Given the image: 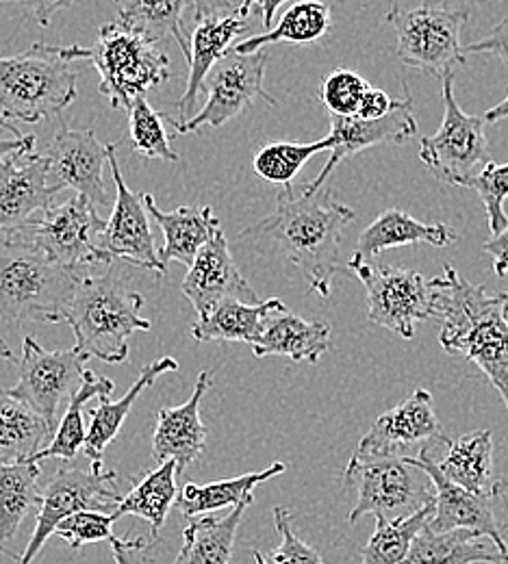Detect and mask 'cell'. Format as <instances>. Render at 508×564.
I'll use <instances>...</instances> for the list:
<instances>
[{
	"label": "cell",
	"mask_w": 508,
	"mask_h": 564,
	"mask_svg": "<svg viewBox=\"0 0 508 564\" xmlns=\"http://www.w3.org/2000/svg\"><path fill=\"white\" fill-rule=\"evenodd\" d=\"M357 219L355 209L339 203L333 189L293 194L285 185L277 196V212L239 232L257 252L283 254L302 272L320 297H331L339 272V246L346 228Z\"/></svg>",
	"instance_id": "1"
},
{
	"label": "cell",
	"mask_w": 508,
	"mask_h": 564,
	"mask_svg": "<svg viewBox=\"0 0 508 564\" xmlns=\"http://www.w3.org/2000/svg\"><path fill=\"white\" fill-rule=\"evenodd\" d=\"M435 317L441 319L439 344L452 356L474 362L502 395L508 411V302L483 284L461 279L452 268L431 279Z\"/></svg>",
	"instance_id": "2"
},
{
	"label": "cell",
	"mask_w": 508,
	"mask_h": 564,
	"mask_svg": "<svg viewBox=\"0 0 508 564\" xmlns=\"http://www.w3.org/2000/svg\"><path fill=\"white\" fill-rule=\"evenodd\" d=\"M85 274L51 261L13 230H0V322H64Z\"/></svg>",
	"instance_id": "3"
},
{
	"label": "cell",
	"mask_w": 508,
	"mask_h": 564,
	"mask_svg": "<svg viewBox=\"0 0 508 564\" xmlns=\"http://www.w3.org/2000/svg\"><path fill=\"white\" fill-rule=\"evenodd\" d=\"M144 297L127 284L118 270L100 276L85 274L73 302L66 311V324L73 328L76 348L89 358H100L109 365H120L129 358V339L152 328L142 317Z\"/></svg>",
	"instance_id": "4"
},
{
	"label": "cell",
	"mask_w": 508,
	"mask_h": 564,
	"mask_svg": "<svg viewBox=\"0 0 508 564\" xmlns=\"http://www.w3.org/2000/svg\"><path fill=\"white\" fill-rule=\"evenodd\" d=\"M68 62H89L98 72V89L111 107L129 111L136 98L170 78V57L138 26L116 18L100 26L91 46H55Z\"/></svg>",
	"instance_id": "5"
},
{
	"label": "cell",
	"mask_w": 508,
	"mask_h": 564,
	"mask_svg": "<svg viewBox=\"0 0 508 564\" xmlns=\"http://www.w3.org/2000/svg\"><path fill=\"white\" fill-rule=\"evenodd\" d=\"M71 64L46 44H35L20 57H0V118L37 124L62 116L76 98Z\"/></svg>",
	"instance_id": "6"
},
{
	"label": "cell",
	"mask_w": 508,
	"mask_h": 564,
	"mask_svg": "<svg viewBox=\"0 0 508 564\" xmlns=\"http://www.w3.org/2000/svg\"><path fill=\"white\" fill-rule=\"evenodd\" d=\"M344 482L357 491L348 517L355 525L365 514L396 521L415 514L435 501V485L429 474L407 458H350Z\"/></svg>",
	"instance_id": "7"
},
{
	"label": "cell",
	"mask_w": 508,
	"mask_h": 564,
	"mask_svg": "<svg viewBox=\"0 0 508 564\" xmlns=\"http://www.w3.org/2000/svg\"><path fill=\"white\" fill-rule=\"evenodd\" d=\"M469 11H458L439 4H422L402 9L398 0L391 2L385 20L398 35V59L407 68L443 78L465 64V48L461 44L463 26Z\"/></svg>",
	"instance_id": "8"
},
{
	"label": "cell",
	"mask_w": 508,
	"mask_h": 564,
	"mask_svg": "<svg viewBox=\"0 0 508 564\" xmlns=\"http://www.w3.org/2000/svg\"><path fill=\"white\" fill-rule=\"evenodd\" d=\"M105 226L107 221L100 219L96 207L76 194L64 205L48 207L24 226L11 230L51 261L74 270H87L114 263V257L102 246Z\"/></svg>",
	"instance_id": "9"
},
{
	"label": "cell",
	"mask_w": 508,
	"mask_h": 564,
	"mask_svg": "<svg viewBox=\"0 0 508 564\" xmlns=\"http://www.w3.org/2000/svg\"><path fill=\"white\" fill-rule=\"evenodd\" d=\"M443 120L435 135L420 140V161L447 185L467 187L489 163L487 120L483 116H467L452 91L454 72L443 78Z\"/></svg>",
	"instance_id": "10"
},
{
	"label": "cell",
	"mask_w": 508,
	"mask_h": 564,
	"mask_svg": "<svg viewBox=\"0 0 508 564\" xmlns=\"http://www.w3.org/2000/svg\"><path fill=\"white\" fill-rule=\"evenodd\" d=\"M348 268L364 282L367 319L402 339H413L420 322L435 317V293L431 281L418 272L374 265L353 257Z\"/></svg>",
	"instance_id": "11"
},
{
	"label": "cell",
	"mask_w": 508,
	"mask_h": 564,
	"mask_svg": "<svg viewBox=\"0 0 508 564\" xmlns=\"http://www.w3.org/2000/svg\"><path fill=\"white\" fill-rule=\"evenodd\" d=\"M450 436L436 420L433 395L418 389L402 404L382 413L364 434L355 458H431L439 460Z\"/></svg>",
	"instance_id": "12"
},
{
	"label": "cell",
	"mask_w": 508,
	"mask_h": 564,
	"mask_svg": "<svg viewBox=\"0 0 508 564\" xmlns=\"http://www.w3.org/2000/svg\"><path fill=\"white\" fill-rule=\"evenodd\" d=\"M116 482V471H105L102 465H91L89 469H78L62 465L37 508V523L33 536L18 558V564H33L44 543L55 536L57 525L80 510H114L120 495L111 487Z\"/></svg>",
	"instance_id": "13"
},
{
	"label": "cell",
	"mask_w": 508,
	"mask_h": 564,
	"mask_svg": "<svg viewBox=\"0 0 508 564\" xmlns=\"http://www.w3.org/2000/svg\"><path fill=\"white\" fill-rule=\"evenodd\" d=\"M266 66L268 53L263 48L248 55L228 51L205 83L207 102L203 105V109H198L185 122L172 120V129L179 135L198 133L205 127L218 129L233 118H237L255 98H261L272 107L279 105L277 98L270 96L263 87Z\"/></svg>",
	"instance_id": "14"
},
{
	"label": "cell",
	"mask_w": 508,
	"mask_h": 564,
	"mask_svg": "<svg viewBox=\"0 0 508 564\" xmlns=\"http://www.w3.org/2000/svg\"><path fill=\"white\" fill-rule=\"evenodd\" d=\"M89 356L76 346L68 350H44L33 337L22 339L20 376L9 391L35 409L55 427L60 406L78 391Z\"/></svg>",
	"instance_id": "15"
},
{
	"label": "cell",
	"mask_w": 508,
	"mask_h": 564,
	"mask_svg": "<svg viewBox=\"0 0 508 564\" xmlns=\"http://www.w3.org/2000/svg\"><path fill=\"white\" fill-rule=\"evenodd\" d=\"M46 161L48 181L57 194L74 189L96 209L111 207V196L102 181V167L109 163V150L91 129L74 131L68 124H62L46 148Z\"/></svg>",
	"instance_id": "16"
},
{
	"label": "cell",
	"mask_w": 508,
	"mask_h": 564,
	"mask_svg": "<svg viewBox=\"0 0 508 564\" xmlns=\"http://www.w3.org/2000/svg\"><path fill=\"white\" fill-rule=\"evenodd\" d=\"M402 89H404V96L398 100L393 111L387 113L385 118L364 120L359 116H331V135H326L331 145V156L320 170L317 178L304 185L306 189L324 187V183L342 161L364 152L367 148H374L380 143H404L418 135L413 98L404 78H402Z\"/></svg>",
	"instance_id": "17"
},
{
	"label": "cell",
	"mask_w": 508,
	"mask_h": 564,
	"mask_svg": "<svg viewBox=\"0 0 508 564\" xmlns=\"http://www.w3.org/2000/svg\"><path fill=\"white\" fill-rule=\"evenodd\" d=\"M107 150L111 176L116 183V205L102 232V246L114 257V261L122 259L163 276L165 263L161 261L159 250L154 248V237L150 230L144 200L138 198V194L131 192L122 178L120 163L116 156L118 143H107Z\"/></svg>",
	"instance_id": "18"
},
{
	"label": "cell",
	"mask_w": 508,
	"mask_h": 564,
	"mask_svg": "<svg viewBox=\"0 0 508 564\" xmlns=\"http://www.w3.org/2000/svg\"><path fill=\"white\" fill-rule=\"evenodd\" d=\"M422 467L435 485V514L429 525L439 532L445 530H472L480 539L491 543L508 556L507 528L496 519L491 508V495L474 494L452 482L431 458H407Z\"/></svg>",
	"instance_id": "19"
},
{
	"label": "cell",
	"mask_w": 508,
	"mask_h": 564,
	"mask_svg": "<svg viewBox=\"0 0 508 564\" xmlns=\"http://www.w3.org/2000/svg\"><path fill=\"white\" fill-rule=\"evenodd\" d=\"M55 196L46 154L24 148L0 161V230L24 226L37 213L53 207Z\"/></svg>",
	"instance_id": "20"
},
{
	"label": "cell",
	"mask_w": 508,
	"mask_h": 564,
	"mask_svg": "<svg viewBox=\"0 0 508 564\" xmlns=\"http://www.w3.org/2000/svg\"><path fill=\"white\" fill-rule=\"evenodd\" d=\"M183 293L196 308L198 317L207 315L224 300H241L248 304L259 302L257 291L235 265L224 228L216 230V235L209 239V243H205L196 261L190 265L183 281Z\"/></svg>",
	"instance_id": "21"
},
{
	"label": "cell",
	"mask_w": 508,
	"mask_h": 564,
	"mask_svg": "<svg viewBox=\"0 0 508 564\" xmlns=\"http://www.w3.org/2000/svg\"><path fill=\"white\" fill-rule=\"evenodd\" d=\"M212 387V371H201L192 398L183 406H163L156 413V427L152 436V458L156 463L176 460L183 474L207 445V425L201 420V402Z\"/></svg>",
	"instance_id": "22"
},
{
	"label": "cell",
	"mask_w": 508,
	"mask_h": 564,
	"mask_svg": "<svg viewBox=\"0 0 508 564\" xmlns=\"http://www.w3.org/2000/svg\"><path fill=\"white\" fill-rule=\"evenodd\" d=\"M244 31H246V20L239 13L196 20V29H194L192 42H190L187 87H185V94L176 102L179 118L174 122H185L192 118V113L198 105V96L205 89L209 74L226 57V53L233 48L230 44Z\"/></svg>",
	"instance_id": "23"
},
{
	"label": "cell",
	"mask_w": 508,
	"mask_h": 564,
	"mask_svg": "<svg viewBox=\"0 0 508 564\" xmlns=\"http://www.w3.org/2000/svg\"><path fill=\"white\" fill-rule=\"evenodd\" d=\"M331 346V324L306 322L285 306L266 319L261 335L250 348L255 356H288L293 362L317 365Z\"/></svg>",
	"instance_id": "24"
},
{
	"label": "cell",
	"mask_w": 508,
	"mask_h": 564,
	"mask_svg": "<svg viewBox=\"0 0 508 564\" xmlns=\"http://www.w3.org/2000/svg\"><path fill=\"white\" fill-rule=\"evenodd\" d=\"M148 215L163 230V246L159 248L161 261L167 265L170 261L192 265L198 252L209 243V239L221 228V221L212 207H179L176 212H161L156 200L150 194H142Z\"/></svg>",
	"instance_id": "25"
},
{
	"label": "cell",
	"mask_w": 508,
	"mask_h": 564,
	"mask_svg": "<svg viewBox=\"0 0 508 564\" xmlns=\"http://www.w3.org/2000/svg\"><path fill=\"white\" fill-rule=\"evenodd\" d=\"M179 362L172 356H163L150 365L142 367L138 380L133 382V387L122 395V400L111 402L109 395L98 398V406L89 411V425H87V438L83 445V454L91 460V465H102V456L105 449L109 447V443L118 436L120 427L127 422L131 409L136 406V402L140 400V395L145 389L163 373L167 371H176Z\"/></svg>",
	"instance_id": "26"
},
{
	"label": "cell",
	"mask_w": 508,
	"mask_h": 564,
	"mask_svg": "<svg viewBox=\"0 0 508 564\" xmlns=\"http://www.w3.org/2000/svg\"><path fill=\"white\" fill-rule=\"evenodd\" d=\"M454 241L456 232L445 224H426L400 209H387L359 235L355 254L365 261H371L380 252L400 246L431 243L435 248H445Z\"/></svg>",
	"instance_id": "27"
},
{
	"label": "cell",
	"mask_w": 508,
	"mask_h": 564,
	"mask_svg": "<svg viewBox=\"0 0 508 564\" xmlns=\"http://www.w3.org/2000/svg\"><path fill=\"white\" fill-rule=\"evenodd\" d=\"M285 308L279 297L248 304L241 300H224L192 326V337L201 344L212 341H241L252 346L263 330L266 319Z\"/></svg>",
	"instance_id": "28"
},
{
	"label": "cell",
	"mask_w": 508,
	"mask_h": 564,
	"mask_svg": "<svg viewBox=\"0 0 508 564\" xmlns=\"http://www.w3.org/2000/svg\"><path fill=\"white\" fill-rule=\"evenodd\" d=\"M255 497L237 503L226 517L207 514L190 521L183 530V545L172 564H230L241 519Z\"/></svg>",
	"instance_id": "29"
},
{
	"label": "cell",
	"mask_w": 508,
	"mask_h": 564,
	"mask_svg": "<svg viewBox=\"0 0 508 564\" xmlns=\"http://www.w3.org/2000/svg\"><path fill=\"white\" fill-rule=\"evenodd\" d=\"M176 460H163L156 469H150L144 478H131L133 489L118 499L111 510L114 519L118 521L125 514L142 517L150 523V532L156 539L176 501Z\"/></svg>",
	"instance_id": "30"
},
{
	"label": "cell",
	"mask_w": 508,
	"mask_h": 564,
	"mask_svg": "<svg viewBox=\"0 0 508 564\" xmlns=\"http://www.w3.org/2000/svg\"><path fill=\"white\" fill-rule=\"evenodd\" d=\"M436 467L467 491L494 497V434L489 430H478L450 441L447 449L436 460Z\"/></svg>",
	"instance_id": "31"
},
{
	"label": "cell",
	"mask_w": 508,
	"mask_h": 564,
	"mask_svg": "<svg viewBox=\"0 0 508 564\" xmlns=\"http://www.w3.org/2000/svg\"><path fill=\"white\" fill-rule=\"evenodd\" d=\"M508 564L505 556L494 543L487 545L472 530H445L439 532L426 525L404 564Z\"/></svg>",
	"instance_id": "32"
},
{
	"label": "cell",
	"mask_w": 508,
	"mask_h": 564,
	"mask_svg": "<svg viewBox=\"0 0 508 564\" xmlns=\"http://www.w3.org/2000/svg\"><path fill=\"white\" fill-rule=\"evenodd\" d=\"M55 427L35 409L0 389V465L22 463L37 454Z\"/></svg>",
	"instance_id": "33"
},
{
	"label": "cell",
	"mask_w": 508,
	"mask_h": 564,
	"mask_svg": "<svg viewBox=\"0 0 508 564\" xmlns=\"http://www.w3.org/2000/svg\"><path fill=\"white\" fill-rule=\"evenodd\" d=\"M331 7L322 0H300L293 2L290 9L281 15L279 24L274 29H268L266 33L250 35L241 42H237L230 51L233 53H257L268 44H313L322 40L331 31Z\"/></svg>",
	"instance_id": "34"
},
{
	"label": "cell",
	"mask_w": 508,
	"mask_h": 564,
	"mask_svg": "<svg viewBox=\"0 0 508 564\" xmlns=\"http://www.w3.org/2000/svg\"><path fill=\"white\" fill-rule=\"evenodd\" d=\"M116 389L111 378H100L91 369L85 371L83 382L78 391L68 400V411L62 417L60 425L55 427V434L46 447H42L37 454L26 458L29 463H40L46 458H62V460H73L78 452H83L87 430H85V406L89 400H98L105 395H111Z\"/></svg>",
	"instance_id": "35"
},
{
	"label": "cell",
	"mask_w": 508,
	"mask_h": 564,
	"mask_svg": "<svg viewBox=\"0 0 508 564\" xmlns=\"http://www.w3.org/2000/svg\"><path fill=\"white\" fill-rule=\"evenodd\" d=\"M285 471H288L285 463H272L263 471H252V474H244L237 478L218 480V482H209V485L187 482L183 487V494L179 497V508H181L183 517L212 514L221 508H235L237 503L248 499L259 485H263Z\"/></svg>",
	"instance_id": "36"
},
{
	"label": "cell",
	"mask_w": 508,
	"mask_h": 564,
	"mask_svg": "<svg viewBox=\"0 0 508 564\" xmlns=\"http://www.w3.org/2000/svg\"><path fill=\"white\" fill-rule=\"evenodd\" d=\"M37 463L0 465V545L15 536L22 521L42 503ZM18 558V556H15Z\"/></svg>",
	"instance_id": "37"
},
{
	"label": "cell",
	"mask_w": 508,
	"mask_h": 564,
	"mask_svg": "<svg viewBox=\"0 0 508 564\" xmlns=\"http://www.w3.org/2000/svg\"><path fill=\"white\" fill-rule=\"evenodd\" d=\"M187 4L190 0H118V18L138 26L154 42L174 40L185 59H190V42L183 26Z\"/></svg>",
	"instance_id": "38"
},
{
	"label": "cell",
	"mask_w": 508,
	"mask_h": 564,
	"mask_svg": "<svg viewBox=\"0 0 508 564\" xmlns=\"http://www.w3.org/2000/svg\"><path fill=\"white\" fill-rule=\"evenodd\" d=\"M435 514V501L411 517L382 521L376 519V530L364 547V564H404L418 534Z\"/></svg>",
	"instance_id": "39"
},
{
	"label": "cell",
	"mask_w": 508,
	"mask_h": 564,
	"mask_svg": "<svg viewBox=\"0 0 508 564\" xmlns=\"http://www.w3.org/2000/svg\"><path fill=\"white\" fill-rule=\"evenodd\" d=\"M331 152L328 140L313 141V143H291V141H277L263 145L252 161L255 174L261 176L268 183H279V185H291V181L300 174L304 163L320 154V152Z\"/></svg>",
	"instance_id": "40"
},
{
	"label": "cell",
	"mask_w": 508,
	"mask_h": 564,
	"mask_svg": "<svg viewBox=\"0 0 508 564\" xmlns=\"http://www.w3.org/2000/svg\"><path fill=\"white\" fill-rule=\"evenodd\" d=\"M127 113H129V140L136 152L144 154L145 159L179 161V154L170 145L165 116L154 111L144 96L136 98Z\"/></svg>",
	"instance_id": "41"
},
{
	"label": "cell",
	"mask_w": 508,
	"mask_h": 564,
	"mask_svg": "<svg viewBox=\"0 0 508 564\" xmlns=\"http://www.w3.org/2000/svg\"><path fill=\"white\" fill-rule=\"evenodd\" d=\"M369 87L361 74L337 68L322 80L320 100L331 116H357Z\"/></svg>",
	"instance_id": "42"
},
{
	"label": "cell",
	"mask_w": 508,
	"mask_h": 564,
	"mask_svg": "<svg viewBox=\"0 0 508 564\" xmlns=\"http://www.w3.org/2000/svg\"><path fill=\"white\" fill-rule=\"evenodd\" d=\"M467 189H474L480 196L487 212L489 230L494 235L505 230L508 226V215L505 212L508 198V163L498 165L491 161L478 176L467 183Z\"/></svg>",
	"instance_id": "43"
},
{
	"label": "cell",
	"mask_w": 508,
	"mask_h": 564,
	"mask_svg": "<svg viewBox=\"0 0 508 564\" xmlns=\"http://www.w3.org/2000/svg\"><path fill=\"white\" fill-rule=\"evenodd\" d=\"M274 528L281 536V545L266 558L259 550H252V558L257 564H324L315 547L306 545L291 528L290 510L283 506H274L272 510Z\"/></svg>",
	"instance_id": "44"
},
{
	"label": "cell",
	"mask_w": 508,
	"mask_h": 564,
	"mask_svg": "<svg viewBox=\"0 0 508 564\" xmlns=\"http://www.w3.org/2000/svg\"><path fill=\"white\" fill-rule=\"evenodd\" d=\"M114 523L116 519L111 512L80 510L57 525L55 536L64 539L73 550H80L83 545H89V543H100V541L109 543L116 536L111 530Z\"/></svg>",
	"instance_id": "45"
},
{
	"label": "cell",
	"mask_w": 508,
	"mask_h": 564,
	"mask_svg": "<svg viewBox=\"0 0 508 564\" xmlns=\"http://www.w3.org/2000/svg\"><path fill=\"white\" fill-rule=\"evenodd\" d=\"M465 53H489L502 59V64L507 66L508 70V15L491 29L489 35H485L480 42L469 44L465 48Z\"/></svg>",
	"instance_id": "46"
},
{
	"label": "cell",
	"mask_w": 508,
	"mask_h": 564,
	"mask_svg": "<svg viewBox=\"0 0 508 564\" xmlns=\"http://www.w3.org/2000/svg\"><path fill=\"white\" fill-rule=\"evenodd\" d=\"M396 105H398V100H393L387 91H382L378 87H369L357 116L364 120H378V118H385L387 113H391Z\"/></svg>",
	"instance_id": "47"
},
{
	"label": "cell",
	"mask_w": 508,
	"mask_h": 564,
	"mask_svg": "<svg viewBox=\"0 0 508 564\" xmlns=\"http://www.w3.org/2000/svg\"><path fill=\"white\" fill-rule=\"evenodd\" d=\"M111 552H114V561L116 564H145V539L138 536V539H120L114 536L109 541Z\"/></svg>",
	"instance_id": "48"
},
{
	"label": "cell",
	"mask_w": 508,
	"mask_h": 564,
	"mask_svg": "<svg viewBox=\"0 0 508 564\" xmlns=\"http://www.w3.org/2000/svg\"><path fill=\"white\" fill-rule=\"evenodd\" d=\"M35 138L33 135H22L9 120L0 118V161H4L11 152L24 150V148H35Z\"/></svg>",
	"instance_id": "49"
},
{
	"label": "cell",
	"mask_w": 508,
	"mask_h": 564,
	"mask_svg": "<svg viewBox=\"0 0 508 564\" xmlns=\"http://www.w3.org/2000/svg\"><path fill=\"white\" fill-rule=\"evenodd\" d=\"M483 250L494 259V270L498 274V279L508 276V226L505 230H500L498 235H494Z\"/></svg>",
	"instance_id": "50"
},
{
	"label": "cell",
	"mask_w": 508,
	"mask_h": 564,
	"mask_svg": "<svg viewBox=\"0 0 508 564\" xmlns=\"http://www.w3.org/2000/svg\"><path fill=\"white\" fill-rule=\"evenodd\" d=\"M0 2H18V4H24L42 26H48L51 24V18L55 11L60 9H68L73 7L74 0H0Z\"/></svg>",
	"instance_id": "51"
},
{
	"label": "cell",
	"mask_w": 508,
	"mask_h": 564,
	"mask_svg": "<svg viewBox=\"0 0 508 564\" xmlns=\"http://www.w3.org/2000/svg\"><path fill=\"white\" fill-rule=\"evenodd\" d=\"M194 9V20L239 13V7L233 0H190Z\"/></svg>",
	"instance_id": "52"
},
{
	"label": "cell",
	"mask_w": 508,
	"mask_h": 564,
	"mask_svg": "<svg viewBox=\"0 0 508 564\" xmlns=\"http://www.w3.org/2000/svg\"><path fill=\"white\" fill-rule=\"evenodd\" d=\"M288 2V0H261L259 9H261V18H263V26L270 29L274 18H277V11L281 9V4Z\"/></svg>",
	"instance_id": "53"
},
{
	"label": "cell",
	"mask_w": 508,
	"mask_h": 564,
	"mask_svg": "<svg viewBox=\"0 0 508 564\" xmlns=\"http://www.w3.org/2000/svg\"><path fill=\"white\" fill-rule=\"evenodd\" d=\"M483 118L487 120V124H498V122H505V120H508V94L507 98H505L502 102L494 105V107H491Z\"/></svg>",
	"instance_id": "54"
},
{
	"label": "cell",
	"mask_w": 508,
	"mask_h": 564,
	"mask_svg": "<svg viewBox=\"0 0 508 564\" xmlns=\"http://www.w3.org/2000/svg\"><path fill=\"white\" fill-rule=\"evenodd\" d=\"M259 4H261V0H241V4H239V15H241V18H248L252 9H259Z\"/></svg>",
	"instance_id": "55"
},
{
	"label": "cell",
	"mask_w": 508,
	"mask_h": 564,
	"mask_svg": "<svg viewBox=\"0 0 508 564\" xmlns=\"http://www.w3.org/2000/svg\"><path fill=\"white\" fill-rule=\"evenodd\" d=\"M494 497H508V476L494 485Z\"/></svg>",
	"instance_id": "56"
},
{
	"label": "cell",
	"mask_w": 508,
	"mask_h": 564,
	"mask_svg": "<svg viewBox=\"0 0 508 564\" xmlns=\"http://www.w3.org/2000/svg\"><path fill=\"white\" fill-rule=\"evenodd\" d=\"M0 358H2V360H9V362H13V360H15V356L11 352L9 344H7L2 337H0Z\"/></svg>",
	"instance_id": "57"
},
{
	"label": "cell",
	"mask_w": 508,
	"mask_h": 564,
	"mask_svg": "<svg viewBox=\"0 0 508 564\" xmlns=\"http://www.w3.org/2000/svg\"><path fill=\"white\" fill-rule=\"evenodd\" d=\"M426 4H439V7H447L450 0H424Z\"/></svg>",
	"instance_id": "58"
},
{
	"label": "cell",
	"mask_w": 508,
	"mask_h": 564,
	"mask_svg": "<svg viewBox=\"0 0 508 564\" xmlns=\"http://www.w3.org/2000/svg\"><path fill=\"white\" fill-rule=\"evenodd\" d=\"M0 552H4V554H9V552H7V550H4V547H2V545H0ZM9 556H13V554H9ZM13 558H15V556H13Z\"/></svg>",
	"instance_id": "59"
},
{
	"label": "cell",
	"mask_w": 508,
	"mask_h": 564,
	"mask_svg": "<svg viewBox=\"0 0 508 564\" xmlns=\"http://www.w3.org/2000/svg\"><path fill=\"white\" fill-rule=\"evenodd\" d=\"M507 302H508V291H507Z\"/></svg>",
	"instance_id": "60"
}]
</instances>
